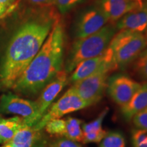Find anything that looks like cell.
<instances>
[{
	"mask_svg": "<svg viewBox=\"0 0 147 147\" xmlns=\"http://www.w3.org/2000/svg\"><path fill=\"white\" fill-rule=\"evenodd\" d=\"M60 19L53 5L25 11L8 42L0 65V89H11L38 54L53 26Z\"/></svg>",
	"mask_w": 147,
	"mask_h": 147,
	"instance_id": "6da1fadb",
	"label": "cell"
},
{
	"mask_svg": "<svg viewBox=\"0 0 147 147\" xmlns=\"http://www.w3.org/2000/svg\"><path fill=\"white\" fill-rule=\"evenodd\" d=\"M65 38L63 25L61 19H59L39 52L11 89L25 96H34L41 92L61 70Z\"/></svg>",
	"mask_w": 147,
	"mask_h": 147,
	"instance_id": "7a4b0ae2",
	"label": "cell"
},
{
	"mask_svg": "<svg viewBox=\"0 0 147 147\" xmlns=\"http://www.w3.org/2000/svg\"><path fill=\"white\" fill-rule=\"evenodd\" d=\"M116 25H106L98 32L75 40L65 64V71L71 73L80 62L104 53L117 32Z\"/></svg>",
	"mask_w": 147,
	"mask_h": 147,
	"instance_id": "3957f363",
	"label": "cell"
},
{
	"mask_svg": "<svg viewBox=\"0 0 147 147\" xmlns=\"http://www.w3.org/2000/svg\"><path fill=\"white\" fill-rule=\"evenodd\" d=\"M113 55L117 69H123L134 61L147 48V40L142 33L120 30L112 39L108 46Z\"/></svg>",
	"mask_w": 147,
	"mask_h": 147,
	"instance_id": "277c9868",
	"label": "cell"
},
{
	"mask_svg": "<svg viewBox=\"0 0 147 147\" xmlns=\"http://www.w3.org/2000/svg\"><path fill=\"white\" fill-rule=\"evenodd\" d=\"M90 106L89 103L82 100L72 87L69 88L57 102L53 104L42 119L34 125L38 131H42L49 121L61 119L64 115L80 110Z\"/></svg>",
	"mask_w": 147,
	"mask_h": 147,
	"instance_id": "5b68a950",
	"label": "cell"
},
{
	"mask_svg": "<svg viewBox=\"0 0 147 147\" xmlns=\"http://www.w3.org/2000/svg\"><path fill=\"white\" fill-rule=\"evenodd\" d=\"M12 114L21 117L23 123L34 126L38 123V106L36 102L23 99L9 92L0 98V114Z\"/></svg>",
	"mask_w": 147,
	"mask_h": 147,
	"instance_id": "8992f818",
	"label": "cell"
},
{
	"mask_svg": "<svg viewBox=\"0 0 147 147\" xmlns=\"http://www.w3.org/2000/svg\"><path fill=\"white\" fill-rule=\"evenodd\" d=\"M110 72L103 70L73 83L71 87L82 100L90 106L97 104L102 100L107 88L108 75Z\"/></svg>",
	"mask_w": 147,
	"mask_h": 147,
	"instance_id": "52a82bcc",
	"label": "cell"
},
{
	"mask_svg": "<svg viewBox=\"0 0 147 147\" xmlns=\"http://www.w3.org/2000/svg\"><path fill=\"white\" fill-rule=\"evenodd\" d=\"M108 21L98 4L91 5L77 16L74 25L75 38L78 39L94 34L105 26Z\"/></svg>",
	"mask_w": 147,
	"mask_h": 147,
	"instance_id": "ba28073f",
	"label": "cell"
},
{
	"mask_svg": "<svg viewBox=\"0 0 147 147\" xmlns=\"http://www.w3.org/2000/svg\"><path fill=\"white\" fill-rule=\"evenodd\" d=\"M117 69L113 61V51L108 47L104 53L95 57L80 62L72 71L69 81L76 82L92 74L103 70L114 71Z\"/></svg>",
	"mask_w": 147,
	"mask_h": 147,
	"instance_id": "9c48e42d",
	"label": "cell"
},
{
	"mask_svg": "<svg viewBox=\"0 0 147 147\" xmlns=\"http://www.w3.org/2000/svg\"><path fill=\"white\" fill-rule=\"evenodd\" d=\"M140 86L129 76L117 74L108 79L106 89L110 98L121 107L129 102Z\"/></svg>",
	"mask_w": 147,
	"mask_h": 147,
	"instance_id": "30bf717a",
	"label": "cell"
},
{
	"mask_svg": "<svg viewBox=\"0 0 147 147\" xmlns=\"http://www.w3.org/2000/svg\"><path fill=\"white\" fill-rule=\"evenodd\" d=\"M67 82V73L65 71V69H61L42 90L39 98L36 101L38 106V122L46 113L48 108L52 104L55 99L65 87Z\"/></svg>",
	"mask_w": 147,
	"mask_h": 147,
	"instance_id": "8fae6325",
	"label": "cell"
},
{
	"mask_svg": "<svg viewBox=\"0 0 147 147\" xmlns=\"http://www.w3.org/2000/svg\"><path fill=\"white\" fill-rule=\"evenodd\" d=\"M98 5L108 21L114 23L130 11L142 7L143 1L142 0H100Z\"/></svg>",
	"mask_w": 147,
	"mask_h": 147,
	"instance_id": "7c38bea8",
	"label": "cell"
},
{
	"mask_svg": "<svg viewBox=\"0 0 147 147\" xmlns=\"http://www.w3.org/2000/svg\"><path fill=\"white\" fill-rule=\"evenodd\" d=\"M116 27L119 31L145 32L147 28V7L143 4L140 8L130 11L117 22Z\"/></svg>",
	"mask_w": 147,
	"mask_h": 147,
	"instance_id": "4fadbf2b",
	"label": "cell"
},
{
	"mask_svg": "<svg viewBox=\"0 0 147 147\" xmlns=\"http://www.w3.org/2000/svg\"><path fill=\"white\" fill-rule=\"evenodd\" d=\"M147 108V82L141 84L129 102L121 106V112L126 121H131L140 112Z\"/></svg>",
	"mask_w": 147,
	"mask_h": 147,
	"instance_id": "5bb4252c",
	"label": "cell"
},
{
	"mask_svg": "<svg viewBox=\"0 0 147 147\" xmlns=\"http://www.w3.org/2000/svg\"><path fill=\"white\" fill-rule=\"evenodd\" d=\"M108 113V108H106L94 120L82 124L84 143H98L104 138L107 132L103 129L102 123Z\"/></svg>",
	"mask_w": 147,
	"mask_h": 147,
	"instance_id": "9a60e30c",
	"label": "cell"
},
{
	"mask_svg": "<svg viewBox=\"0 0 147 147\" xmlns=\"http://www.w3.org/2000/svg\"><path fill=\"white\" fill-rule=\"evenodd\" d=\"M40 131L34 126L22 123L14 137L10 141L12 147H32L36 140L41 136Z\"/></svg>",
	"mask_w": 147,
	"mask_h": 147,
	"instance_id": "2e32d148",
	"label": "cell"
},
{
	"mask_svg": "<svg viewBox=\"0 0 147 147\" xmlns=\"http://www.w3.org/2000/svg\"><path fill=\"white\" fill-rule=\"evenodd\" d=\"M23 121V119L19 117L9 119L0 117V144L10 142Z\"/></svg>",
	"mask_w": 147,
	"mask_h": 147,
	"instance_id": "e0dca14e",
	"label": "cell"
},
{
	"mask_svg": "<svg viewBox=\"0 0 147 147\" xmlns=\"http://www.w3.org/2000/svg\"><path fill=\"white\" fill-rule=\"evenodd\" d=\"M80 119L69 117L65 119V131L64 137L78 142H83V131Z\"/></svg>",
	"mask_w": 147,
	"mask_h": 147,
	"instance_id": "ac0fdd59",
	"label": "cell"
},
{
	"mask_svg": "<svg viewBox=\"0 0 147 147\" xmlns=\"http://www.w3.org/2000/svg\"><path fill=\"white\" fill-rule=\"evenodd\" d=\"M99 147H126L125 139L120 131L107 132L101 140Z\"/></svg>",
	"mask_w": 147,
	"mask_h": 147,
	"instance_id": "d6986e66",
	"label": "cell"
},
{
	"mask_svg": "<svg viewBox=\"0 0 147 147\" xmlns=\"http://www.w3.org/2000/svg\"><path fill=\"white\" fill-rule=\"evenodd\" d=\"M134 61V71L140 79L147 81V48Z\"/></svg>",
	"mask_w": 147,
	"mask_h": 147,
	"instance_id": "ffe728a7",
	"label": "cell"
},
{
	"mask_svg": "<svg viewBox=\"0 0 147 147\" xmlns=\"http://www.w3.org/2000/svg\"><path fill=\"white\" fill-rule=\"evenodd\" d=\"M45 127L46 131L51 135L64 137L65 131V119H53L47 123Z\"/></svg>",
	"mask_w": 147,
	"mask_h": 147,
	"instance_id": "44dd1931",
	"label": "cell"
},
{
	"mask_svg": "<svg viewBox=\"0 0 147 147\" xmlns=\"http://www.w3.org/2000/svg\"><path fill=\"white\" fill-rule=\"evenodd\" d=\"M131 142L133 147H147V131L136 128L132 130Z\"/></svg>",
	"mask_w": 147,
	"mask_h": 147,
	"instance_id": "7402d4cb",
	"label": "cell"
},
{
	"mask_svg": "<svg viewBox=\"0 0 147 147\" xmlns=\"http://www.w3.org/2000/svg\"><path fill=\"white\" fill-rule=\"evenodd\" d=\"M83 0H55L54 4L61 13L65 14L77 5L81 3Z\"/></svg>",
	"mask_w": 147,
	"mask_h": 147,
	"instance_id": "603a6c76",
	"label": "cell"
},
{
	"mask_svg": "<svg viewBox=\"0 0 147 147\" xmlns=\"http://www.w3.org/2000/svg\"><path fill=\"white\" fill-rule=\"evenodd\" d=\"M47 147H82L77 142L65 137H60L47 144Z\"/></svg>",
	"mask_w": 147,
	"mask_h": 147,
	"instance_id": "cb8c5ba5",
	"label": "cell"
},
{
	"mask_svg": "<svg viewBox=\"0 0 147 147\" xmlns=\"http://www.w3.org/2000/svg\"><path fill=\"white\" fill-rule=\"evenodd\" d=\"M132 120L136 128L142 129L147 131V108L136 114Z\"/></svg>",
	"mask_w": 147,
	"mask_h": 147,
	"instance_id": "d4e9b609",
	"label": "cell"
},
{
	"mask_svg": "<svg viewBox=\"0 0 147 147\" xmlns=\"http://www.w3.org/2000/svg\"><path fill=\"white\" fill-rule=\"evenodd\" d=\"M18 0H0V18L5 14L16 4Z\"/></svg>",
	"mask_w": 147,
	"mask_h": 147,
	"instance_id": "484cf974",
	"label": "cell"
},
{
	"mask_svg": "<svg viewBox=\"0 0 147 147\" xmlns=\"http://www.w3.org/2000/svg\"><path fill=\"white\" fill-rule=\"evenodd\" d=\"M29 5L34 7L51 6L54 4L55 0H25Z\"/></svg>",
	"mask_w": 147,
	"mask_h": 147,
	"instance_id": "4316f807",
	"label": "cell"
},
{
	"mask_svg": "<svg viewBox=\"0 0 147 147\" xmlns=\"http://www.w3.org/2000/svg\"><path fill=\"white\" fill-rule=\"evenodd\" d=\"M32 147H47V144L46 140L44 138H42V136H40L39 138L36 140L34 146Z\"/></svg>",
	"mask_w": 147,
	"mask_h": 147,
	"instance_id": "83f0119b",
	"label": "cell"
},
{
	"mask_svg": "<svg viewBox=\"0 0 147 147\" xmlns=\"http://www.w3.org/2000/svg\"><path fill=\"white\" fill-rule=\"evenodd\" d=\"M1 147H12V145L10 144V143H6V144H4V145Z\"/></svg>",
	"mask_w": 147,
	"mask_h": 147,
	"instance_id": "f1b7e54d",
	"label": "cell"
},
{
	"mask_svg": "<svg viewBox=\"0 0 147 147\" xmlns=\"http://www.w3.org/2000/svg\"><path fill=\"white\" fill-rule=\"evenodd\" d=\"M143 4H144L145 6L147 7V0H145L144 2H143Z\"/></svg>",
	"mask_w": 147,
	"mask_h": 147,
	"instance_id": "f546056e",
	"label": "cell"
},
{
	"mask_svg": "<svg viewBox=\"0 0 147 147\" xmlns=\"http://www.w3.org/2000/svg\"><path fill=\"white\" fill-rule=\"evenodd\" d=\"M145 32H146V35H145V37H146V40H147V28L146 29V31H145Z\"/></svg>",
	"mask_w": 147,
	"mask_h": 147,
	"instance_id": "4dcf8cb0",
	"label": "cell"
}]
</instances>
